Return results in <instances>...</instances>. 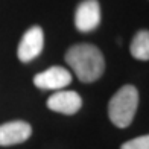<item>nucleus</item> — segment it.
Segmentation results:
<instances>
[{"label": "nucleus", "mask_w": 149, "mask_h": 149, "mask_svg": "<svg viewBox=\"0 0 149 149\" xmlns=\"http://www.w3.org/2000/svg\"><path fill=\"white\" fill-rule=\"evenodd\" d=\"M65 61L82 82H94L102 76L105 70L102 52L88 43L72 46L65 53Z\"/></svg>", "instance_id": "nucleus-1"}, {"label": "nucleus", "mask_w": 149, "mask_h": 149, "mask_svg": "<svg viewBox=\"0 0 149 149\" xmlns=\"http://www.w3.org/2000/svg\"><path fill=\"white\" fill-rule=\"evenodd\" d=\"M139 105V91L134 85H123L111 97L108 105V116L117 128L131 125Z\"/></svg>", "instance_id": "nucleus-2"}, {"label": "nucleus", "mask_w": 149, "mask_h": 149, "mask_svg": "<svg viewBox=\"0 0 149 149\" xmlns=\"http://www.w3.org/2000/svg\"><path fill=\"white\" fill-rule=\"evenodd\" d=\"M43 47H44L43 29L40 26H33V28L26 31L18 44V52H17L18 59L22 63H31L32 59H35L43 52Z\"/></svg>", "instance_id": "nucleus-3"}, {"label": "nucleus", "mask_w": 149, "mask_h": 149, "mask_svg": "<svg viewBox=\"0 0 149 149\" xmlns=\"http://www.w3.org/2000/svg\"><path fill=\"white\" fill-rule=\"evenodd\" d=\"M72 82L70 72L59 65H53L33 76V84L41 90H61Z\"/></svg>", "instance_id": "nucleus-4"}, {"label": "nucleus", "mask_w": 149, "mask_h": 149, "mask_svg": "<svg viewBox=\"0 0 149 149\" xmlns=\"http://www.w3.org/2000/svg\"><path fill=\"white\" fill-rule=\"evenodd\" d=\"M100 23V8L97 0L82 2L74 14V24L79 32H91Z\"/></svg>", "instance_id": "nucleus-5"}, {"label": "nucleus", "mask_w": 149, "mask_h": 149, "mask_svg": "<svg viewBox=\"0 0 149 149\" xmlns=\"http://www.w3.org/2000/svg\"><path fill=\"white\" fill-rule=\"evenodd\" d=\"M32 135V126L24 120H12L0 125V146L24 143Z\"/></svg>", "instance_id": "nucleus-6"}, {"label": "nucleus", "mask_w": 149, "mask_h": 149, "mask_svg": "<svg viewBox=\"0 0 149 149\" xmlns=\"http://www.w3.org/2000/svg\"><path fill=\"white\" fill-rule=\"evenodd\" d=\"M47 107L52 111H56L65 116H72L76 114L81 107H82V99L76 91H69V90H63V91H56L47 99Z\"/></svg>", "instance_id": "nucleus-7"}, {"label": "nucleus", "mask_w": 149, "mask_h": 149, "mask_svg": "<svg viewBox=\"0 0 149 149\" xmlns=\"http://www.w3.org/2000/svg\"><path fill=\"white\" fill-rule=\"evenodd\" d=\"M130 52L134 58L140 61L149 59V33L148 31H140L134 37L132 43L130 46Z\"/></svg>", "instance_id": "nucleus-8"}, {"label": "nucleus", "mask_w": 149, "mask_h": 149, "mask_svg": "<svg viewBox=\"0 0 149 149\" xmlns=\"http://www.w3.org/2000/svg\"><path fill=\"white\" fill-rule=\"evenodd\" d=\"M120 149H149V137L140 135V137H135L132 140H128L120 146Z\"/></svg>", "instance_id": "nucleus-9"}]
</instances>
